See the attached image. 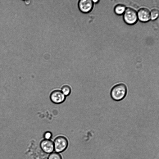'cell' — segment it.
I'll return each instance as SVG.
<instances>
[{
    "mask_svg": "<svg viewBox=\"0 0 159 159\" xmlns=\"http://www.w3.org/2000/svg\"><path fill=\"white\" fill-rule=\"evenodd\" d=\"M127 87L123 83H120L114 85L110 91L111 98L116 101H119L124 99L126 95Z\"/></svg>",
    "mask_w": 159,
    "mask_h": 159,
    "instance_id": "1",
    "label": "cell"
},
{
    "mask_svg": "<svg viewBox=\"0 0 159 159\" xmlns=\"http://www.w3.org/2000/svg\"><path fill=\"white\" fill-rule=\"evenodd\" d=\"M123 19L127 24L133 25L135 24L138 20L137 14L134 9L128 7L123 14Z\"/></svg>",
    "mask_w": 159,
    "mask_h": 159,
    "instance_id": "2",
    "label": "cell"
},
{
    "mask_svg": "<svg viewBox=\"0 0 159 159\" xmlns=\"http://www.w3.org/2000/svg\"><path fill=\"white\" fill-rule=\"evenodd\" d=\"M54 150L56 152L59 153L63 152L67 148L68 141L65 137L59 136L57 137L54 142Z\"/></svg>",
    "mask_w": 159,
    "mask_h": 159,
    "instance_id": "3",
    "label": "cell"
},
{
    "mask_svg": "<svg viewBox=\"0 0 159 159\" xmlns=\"http://www.w3.org/2000/svg\"><path fill=\"white\" fill-rule=\"evenodd\" d=\"M78 6L79 10L81 12L86 13L92 10L93 3L91 0H80L79 1Z\"/></svg>",
    "mask_w": 159,
    "mask_h": 159,
    "instance_id": "4",
    "label": "cell"
},
{
    "mask_svg": "<svg viewBox=\"0 0 159 159\" xmlns=\"http://www.w3.org/2000/svg\"><path fill=\"white\" fill-rule=\"evenodd\" d=\"M66 98V96L59 90L53 91L50 95V100L52 102L55 104H60L63 102L65 100Z\"/></svg>",
    "mask_w": 159,
    "mask_h": 159,
    "instance_id": "5",
    "label": "cell"
},
{
    "mask_svg": "<svg viewBox=\"0 0 159 159\" xmlns=\"http://www.w3.org/2000/svg\"><path fill=\"white\" fill-rule=\"evenodd\" d=\"M40 147L44 152L51 153L54 150L53 142L50 139H44L41 142Z\"/></svg>",
    "mask_w": 159,
    "mask_h": 159,
    "instance_id": "6",
    "label": "cell"
},
{
    "mask_svg": "<svg viewBox=\"0 0 159 159\" xmlns=\"http://www.w3.org/2000/svg\"><path fill=\"white\" fill-rule=\"evenodd\" d=\"M137 14L138 19L141 22H146L151 19L150 11L147 8H140Z\"/></svg>",
    "mask_w": 159,
    "mask_h": 159,
    "instance_id": "7",
    "label": "cell"
},
{
    "mask_svg": "<svg viewBox=\"0 0 159 159\" xmlns=\"http://www.w3.org/2000/svg\"><path fill=\"white\" fill-rule=\"evenodd\" d=\"M126 8L125 5L121 4H118L115 6L114 8L115 13L118 15L123 14Z\"/></svg>",
    "mask_w": 159,
    "mask_h": 159,
    "instance_id": "8",
    "label": "cell"
},
{
    "mask_svg": "<svg viewBox=\"0 0 159 159\" xmlns=\"http://www.w3.org/2000/svg\"><path fill=\"white\" fill-rule=\"evenodd\" d=\"M159 11L157 9H152L150 12L151 19L152 20H156L158 17Z\"/></svg>",
    "mask_w": 159,
    "mask_h": 159,
    "instance_id": "9",
    "label": "cell"
},
{
    "mask_svg": "<svg viewBox=\"0 0 159 159\" xmlns=\"http://www.w3.org/2000/svg\"><path fill=\"white\" fill-rule=\"evenodd\" d=\"M61 91L66 96H67L70 93L71 89L69 86L65 85L62 87Z\"/></svg>",
    "mask_w": 159,
    "mask_h": 159,
    "instance_id": "10",
    "label": "cell"
},
{
    "mask_svg": "<svg viewBox=\"0 0 159 159\" xmlns=\"http://www.w3.org/2000/svg\"><path fill=\"white\" fill-rule=\"evenodd\" d=\"M48 159H62L61 155L59 153L56 152H53L50 153Z\"/></svg>",
    "mask_w": 159,
    "mask_h": 159,
    "instance_id": "11",
    "label": "cell"
},
{
    "mask_svg": "<svg viewBox=\"0 0 159 159\" xmlns=\"http://www.w3.org/2000/svg\"><path fill=\"white\" fill-rule=\"evenodd\" d=\"M52 136V133L49 131L46 132L44 134L43 137L44 139H50Z\"/></svg>",
    "mask_w": 159,
    "mask_h": 159,
    "instance_id": "12",
    "label": "cell"
},
{
    "mask_svg": "<svg viewBox=\"0 0 159 159\" xmlns=\"http://www.w3.org/2000/svg\"><path fill=\"white\" fill-rule=\"evenodd\" d=\"M92 1L93 3H97L99 1L98 0H93Z\"/></svg>",
    "mask_w": 159,
    "mask_h": 159,
    "instance_id": "13",
    "label": "cell"
}]
</instances>
